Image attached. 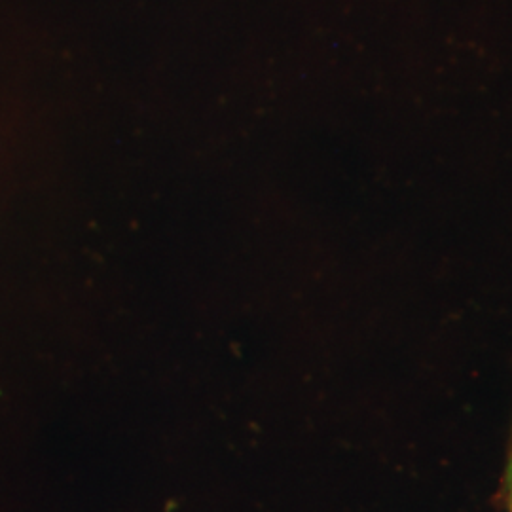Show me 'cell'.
I'll return each instance as SVG.
<instances>
[{"mask_svg": "<svg viewBox=\"0 0 512 512\" xmlns=\"http://www.w3.org/2000/svg\"><path fill=\"white\" fill-rule=\"evenodd\" d=\"M507 488H509V503H511L512 512V439L511 452H509V463H507Z\"/></svg>", "mask_w": 512, "mask_h": 512, "instance_id": "1", "label": "cell"}]
</instances>
